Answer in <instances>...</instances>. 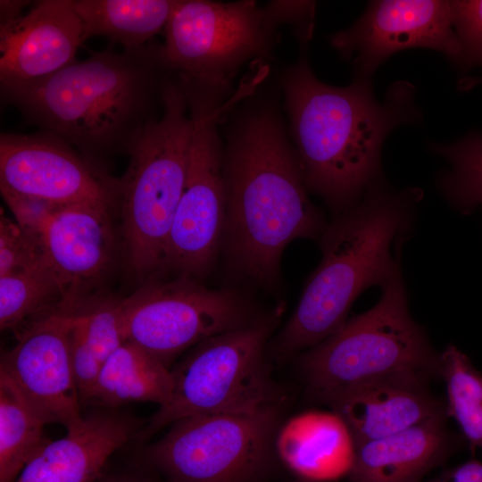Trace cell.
I'll use <instances>...</instances> for the list:
<instances>
[{
    "mask_svg": "<svg viewBox=\"0 0 482 482\" xmlns=\"http://www.w3.org/2000/svg\"><path fill=\"white\" fill-rule=\"evenodd\" d=\"M110 482H132V481H129V480H113V481H110Z\"/></svg>",
    "mask_w": 482,
    "mask_h": 482,
    "instance_id": "e575fe53",
    "label": "cell"
},
{
    "mask_svg": "<svg viewBox=\"0 0 482 482\" xmlns=\"http://www.w3.org/2000/svg\"><path fill=\"white\" fill-rule=\"evenodd\" d=\"M422 191L395 190L384 177L352 208L336 215L320 235L321 261L310 277L294 313L272 344L276 356L303 353L333 334L347 320L356 298L401 273V249L415 220Z\"/></svg>",
    "mask_w": 482,
    "mask_h": 482,
    "instance_id": "277c9868",
    "label": "cell"
},
{
    "mask_svg": "<svg viewBox=\"0 0 482 482\" xmlns=\"http://www.w3.org/2000/svg\"><path fill=\"white\" fill-rule=\"evenodd\" d=\"M49 421L13 379L0 370V482H14L48 442Z\"/></svg>",
    "mask_w": 482,
    "mask_h": 482,
    "instance_id": "cb8c5ba5",
    "label": "cell"
},
{
    "mask_svg": "<svg viewBox=\"0 0 482 482\" xmlns=\"http://www.w3.org/2000/svg\"><path fill=\"white\" fill-rule=\"evenodd\" d=\"M194 120L185 185L166 242L162 266L181 277L204 275L222 242L226 193L216 124L223 108L212 97L191 96Z\"/></svg>",
    "mask_w": 482,
    "mask_h": 482,
    "instance_id": "30bf717a",
    "label": "cell"
},
{
    "mask_svg": "<svg viewBox=\"0 0 482 482\" xmlns=\"http://www.w3.org/2000/svg\"><path fill=\"white\" fill-rule=\"evenodd\" d=\"M222 242L231 265L260 286L277 281L286 247L320 238L326 224L307 195L302 167L269 112L245 118L223 158Z\"/></svg>",
    "mask_w": 482,
    "mask_h": 482,
    "instance_id": "3957f363",
    "label": "cell"
},
{
    "mask_svg": "<svg viewBox=\"0 0 482 482\" xmlns=\"http://www.w3.org/2000/svg\"><path fill=\"white\" fill-rule=\"evenodd\" d=\"M282 312L283 304H279L245 326L197 344L171 370V397L151 417L138 438L145 441L189 416L248 411L280 403L264 353Z\"/></svg>",
    "mask_w": 482,
    "mask_h": 482,
    "instance_id": "52a82bcc",
    "label": "cell"
},
{
    "mask_svg": "<svg viewBox=\"0 0 482 482\" xmlns=\"http://www.w3.org/2000/svg\"><path fill=\"white\" fill-rule=\"evenodd\" d=\"M435 417L397 433L355 445L350 482H419L455 449Z\"/></svg>",
    "mask_w": 482,
    "mask_h": 482,
    "instance_id": "ffe728a7",
    "label": "cell"
},
{
    "mask_svg": "<svg viewBox=\"0 0 482 482\" xmlns=\"http://www.w3.org/2000/svg\"><path fill=\"white\" fill-rule=\"evenodd\" d=\"M284 92L305 186L336 215L383 177L386 137L422 118L411 83L391 84L378 101L370 78L356 76L347 87H333L315 76L304 57L285 75Z\"/></svg>",
    "mask_w": 482,
    "mask_h": 482,
    "instance_id": "7a4b0ae2",
    "label": "cell"
},
{
    "mask_svg": "<svg viewBox=\"0 0 482 482\" xmlns=\"http://www.w3.org/2000/svg\"><path fill=\"white\" fill-rule=\"evenodd\" d=\"M315 4L310 1L273 2L266 7L272 18L279 22H290L297 28L303 40L312 34Z\"/></svg>",
    "mask_w": 482,
    "mask_h": 482,
    "instance_id": "4dcf8cb0",
    "label": "cell"
},
{
    "mask_svg": "<svg viewBox=\"0 0 482 482\" xmlns=\"http://www.w3.org/2000/svg\"><path fill=\"white\" fill-rule=\"evenodd\" d=\"M329 41L353 65L356 76L366 78L391 55L408 48L441 52L456 67L461 61L450 1H371L353 25L330 35Z\"/></svg>",
    "mask_w": 482,
    "mask_h": 482,
    "instance_id": "7c38bea8",
    "label": "cell"
},
{
    "mask_svg": "<svg viewBox=\"0 0 482 482\" xmlns=\"http://www.w3.org/2000/svg\"><path fill=\"white\" fill-rule=\"evenodd\" d=\"M126 301L127 341L168 367L187 348L255 320L239 293L209 288L192 278L152 285Z\"/></svg>",
    "mask_w": 482,
    "mask_h": 482,
    "instance_id": "8fae6325",
    "label": "cell"
},
{
    "mask_svg": "<svg viewBox=\"0 0 482 482\" xmlns=\"http://www.w3.org/2000/svg\"><path fill=\"white\" fill-rule=\"evenodd\" d=\"M419 482H482V462L470 460L447 469L432 478Z\"/></svg>",
    "mask_w": 482,
    "mask_h": 482,
    "instance_id": "1f68e13d",
    "label": "cell"
},
{
    "mask_svg": "<svg viewBox=\"0 0 482 482\" xmlns=\"http://www.w3.org/2000/svg\"><path fill=\"white\" fill-rule=\"evenodd\" d=\"M194 120L176 77L163 90V107L129 154L114 183L130 267L146 274L162 266L167 238L185 185Z\"/></svg>",
    "mask_w": 482,
    "mask_h": 482,
    "instance_id": "8992f818",
    "label": "cell"
},
{
    "mask_svg": "<svg viewBox=\"0 0 482 482\" xmlns=\"http://www.w3.org/2000/svg\"><path fill=\"white\" fill-rule=\"evenodd\" d=\"M172 371L161 360L126 341L102 367L87 400L115 407L135 402L166 404L173 391Z\"/></svg>",
    "mask_w": 482,
    "mask_h": 482,
    "instance_id": "44dd1931",
    "label": "cell"
},
{
    "mask_svg": "<svg viewBox=\"0 0 482 482\" xmlns=\"http://www.w3.org/2000/svg\"><path fill=\"white\" fill-rule=\"evenodd\" d=\"M452 25L461 48L457 68L482 66V0L450 1Z\"/></svg>",
    "mask_w": 482,
    "mask_h": 482,
    "instance_id": "83f0119b",
    "label": "cell"
},
{
    "mask_svg": "<svg viewBox=\"0 0 482 482\" xmlns=\"http://www.w3.org/2000/svg\"><path fill=\"white\" fill-rule=\"evenodd\" d=\"M46 266L38 244L15 220L1 215L0 276Z\"/></svg>",
    "mask_w": 482,
    "mask_h": 482,
    "instance_id": "f1b7e54d",
    "label": "cell"
},
{
    "mask_svg": "<svg viewBox=\"0 0 482 482\" xmlns=\"http://www.w3.org/2000/svg\"><path fill=\"white\" fill-rule=\"evenodd\" d=\"M136 424L117 413H94L49 441L14 482H94L107 459L133 436Z\"/></svg>",
    "mask_w": 482,
    "mask_h": 482,
    "instance_id": "ac0fdd59",
    "label": "cell"
},
{
    "mask_svg": "<svg viewBox=\"0 0 482 482\" xmlns=\"http://www.w3.org/2000/svg\"><path fill=\"white\" fill-rule=\"evenodd\" d=\"M84 42L72 0H41L0 26V90L42 81L74 62Z\"/></svg>",
    "mask_w": 482,
    "mask_h": 482,
    "instance_id": "2e32d148",
    "label": "cell"
},
{
    "mask_svg": "<svg viewBox=\"0 0 482 482\" xmlns=\"http://www.w3.org/2000/svg\"><path fill=\"white\" fill-rule=\"evenodd\" d=\"M29 1H0V26L5 25L17 18L21 14V11L29 4Z\"/></svg>",
    "mask_w": 482,
    "mask_h": 482,
    "instance_id": "d6a6232c",
    "label": "cell"
},
{
    "mask_svg": "<svg viewBox=\"0 0 482 482\" xmlns=\"http://www.w3.org/2000/svg\"><path fill=\"white\" fill-rule=\"evenodd\" d=\"M280 403L179 420L146 449L169 482H256L274 453Z\"/></svg>",
    "mask_w": 482,
    "mask_h": 482,
    "instance_id": "9c48e42d",
    "label": "cell"
},
{
    "mask_svg": "<svg viewBox=\"0 0 482 482\" xmlns=\"http://www.w3.org/2000/svg\"><path fill=\"white\" fill-rule=\"evenodd\" d=\"M12 212L15 221L37 242L41 231L52 216L63 205L46 200L1 192Z\"/></svg>",
    "mask_w": 482,
    "mask_h": 482,
    "instance_id": "f546056e",
    "label": "cell"
},
{
    "mask_svg": "<svg viewBox=\"0 0 482 482\" xmlns=\"http://www.w3.org/2000/svg\"><path fill=\"white\" fill-rule=\"evenodd\" d=\"M369 311L347 319L333 334L302 353L300 367L319 400L394 376H440V354L411 318L402 273L382 287Z\"/></svg>",
    "mask_w": 482,
    "mask_h": 482,
    "instance_id": "5b68a950",
    "label": "cell"
},
{
    "mask_svg": "<svg viewBox=\"0 0 482 482\" xmlns=\"http://www.w3.org/2000/svg\"><path fill=\"white\" fill-rule=\"evenodd\" d=\"M173 76L162 45L121 52L109 46L42 81L0 95L26 122L61 137L101 170L108 158L129 155L145 127L159 118L164 87Z\"/></svg>",
    "mask_w": 482,
    "mask_h": 482,
    "instance_id": "6da1fadb",
    "label": "cell"
},
{
    "mask_svg": "<svg viewBox=\"0 0 482 482\" xmlns=\"http://www.w3.org/2000/svg\"><path fill=\"white\" fill-rule=\"evenodd\" d=\"M354 441L343 419L332 410L308 411L279 424L274 453L298 479L331 482L348 476Z\"/></svg>",
    "mask_w": 482,
    "mask_h": 482,
    "instance_id": "d6986e66",
    "label": "cell"
},
{
    "mask_svg": "<svg viewBox=\"0 0 482 482\" xmlns=\"http://www.w3.org/2000/svg\"><path fill=\"white\" fill-rule=\"evenodd\" d=\"M445 383L446 414L453 418L472 449L482 450V374L454 345L440 354Z\"/></svg>",
    "mask_w": 482,
    "mask_h": 482,
    "instance_id": "d4e9b609",
    "label": "cell"
},
{
    "mask_svg": "<svg viewBox=\"0 0 482 482\" xmlns=\"http://www.w3.org/2000/svg\"><path fill=\"white\" fill-rule=\"evenodd\" d=\"M277 24L253 1L177 0L164 57L186 92L212 96L246 61L270 53Z\"/></svg>",
    "mask_w": 482,
    "mask_h": 482,
    "instance_id": "ba28073f",
    "label": "cell"
},
{
    "mask_svg": "<svg viewBox=\"0 0 482 482\" xmlns=\"http://www.w3.org/2000/svg\"><path fill=\"white\" fill-rule=\"evenodd\" d=\"M110 204L83 202L62 206L37 238L46 267L59 291V309L74 312L82 295L108 267L113 252Z\"/></svg>",
    "mask_w": 482,
    "mask_h": 482,
    "instance_id": "9a60e30c",
    "label": "cell"
},
{
    "mask_svg": "<svg viewBox=\"0 0 482 482\" xmlns=\"http://www.w3.org/2000/svg\"><path fill=\"white\" fill-rule=\"evenodd\" d=\"M114 180L87 162L61 137L1 133L0 191L66 205L112 204Z\"/></svg>",
    "mask_w": 482,
    "mask_h": 482,
    "instance_id": "4fadbf2b",
    "label": "cell"
},
{
    "mask_svg": "<svg viewBox=\"0 0 482 482\" xmlns=\"http://www.w3.org/2000/svg\"><path fill=\"white\" fill-rule=\"evenodd\" d=\"M177 0H72L83 40L101 36L133 50L150 42L165 26Z\"/></svg>",
    "mask_w": 482,
    "mask_h": 482,
    "instance_id": "7402d4cb",
    "label": "cell"
},
{
    "mask_svg": "<svg viewBox=\"0 0 482 482\" xmlns=\"http://www.w3.org/2000/svg\"><path fill=\"white\" fill-rule=\"evenodd\" d=\"M429 148L450 164L436 179L448 203L464 214L482 207V133L471 132L450 144L432 143Z\"/></svg>",
    "mask_w": 482,
    "mask_h": 482,
    "instance_id": "484cf974",
    "label": "cell"
},
{
    "mask_svg": "<svg viewBox=\"0 0 482 482\" xmlns=\"http://www.w3.org/2000/svg\"><path fill=\"white\" fill-rule=\"evenodd\" d=\"M73 320L74 312L57 310L32 322L3 356L0 367L49 423L67 430L84 419L71 352Z\"/></svg>",
    "mask_w": 482,
    "mask_h": 482,
    "instance_id": "5bb4252c",
    "label": "cell"
},
{
    "mask_svg": "<svg viewBox=\"0 0 482 482\" xmlns=\"http://www.w3.org/2000/svg\"><path fill=\"white\" fill-rule=\"evenodd\" d=\"M428 382L416 376L387 377L344 389L322 402L343 419L356 445L447 415L445 406L428 390Z\"/></svg>",
    "mask_w": 482,
    "mask_h": 482,
    "instance_id": "e0dca14e",
    "label": "cell"
},
{
    "mask_svg": "<svg viewBox=\"0 0 482 482\" xmlns=\"http://www.w3.org/2000/svg\"><path fill=\"white\" fill-rule=\"evenodd\" d=\"M58 286L46 266L0 276V327L16 329L54 298Z\"/></svg>",
    "mask_w": 482,
    "mask_h": 482,
    "instance_id": "4316f807",
    "label": "cell"
},
{
    "mask_svg": "<svg viewBox=\"0 0 482 482\" xmlns=\"http://www.w3.org/2000/svg\"><path fill=\"white\" fill-rule=\"evenodd\" d=\"M482 85V75L479 77H466L459 81L458 87L461 90L471 89L477 86Z\"/></svg>",
    "mask_w": 482,
    "mask_h": 482,
    "instance_id": "836d02e7",
    "label": "cell"
},
{
    "mask_svg": "<svg viewBox=\"0 0 482 482\" xmlns=\"http://www.w3.org/2000/svg\"><path fill=\"white\" fill-rule=\"evenodd\" d=\"M292 482H307V481H303V480H301V479L297 478V480H295V481H292Z\"/></svg>",
    "mask_w": 482,
    "mask_h": 482,
    "instance_id": "d590c367",
    "label": "cell"
},
{
    "mask_svg": "<svg viewBox=\"0 0 482 482\" xmlns=\"http://www.w3.org/2000/svg\"><path fill=\"white\" fill-rule=\"evenodd\" d=\"M126 306L125 299L74 312L71 352L80 400H87L102 367L127 341Z\"/></svg>",
    "mask_w": 482,
    "mask_h": 482,
    "instance_id": "603a6c76",
    "label": "cell"
}]
</instances>
